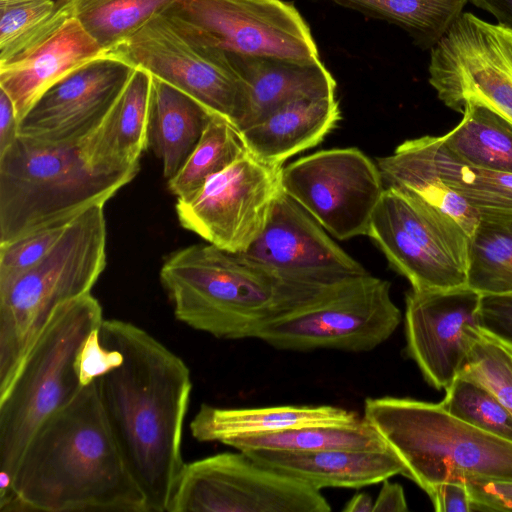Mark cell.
Returning <instances> with one entry per match:
<instances>
[{
    "label": "cell",
    "mask_w": 512,
    "mask_h": 512,
    "mask_svg": "<svg viewBox=\"0 0 512 512\" xmlns=\"http://www.w3.org/2000/svg\"><path fill=\"white\" fill-rule=\"evenodd\" d=\"M367 236L415 290L467 286L470 237L451 216L385 188Z\"/></svg>",
    "instance_id": "9c48e42d"
},
{
    "label": "cell",
    "mask_w": 512,
    "mask_h": 512,
    "mask_svg": "<svg viewBox=\"0 0 512 512\" xmlns=\"http://www.w3.org/2000/svg\"><path fill=\"white\" fill-rule=\"evenodd\" d=\"M481 298L468 286L411 288L406 294L405 351L435 389H446L461 374L472 346L483 334Z\"/></svg>",
    "instance_id": "9a60e30c"
},
{
    "label": "cell",
    "mask_w": 512,
    "mask_h": 512,
    "mask_svg": "<svg viewBox=\"0 0 512 512\" xmlns=\"http://www.w3.org/2000/svg\"><path fill=\"white\" fill-rule=\"evenodd\" d=\"M223 67L232 71L243 85L239 130L262 121L296 98L335 95L336 82L319 59L233 56L223 62Z\"/></svg>",
    "instance_id": "d6986e66"
},
{
    "label": "cell",
    "mask_w": 512,
    "mask_h": 512,
    "mask_svg": "<svg viewBox=\"0 0 512 512\" xmlns=\"http://www.w3.org/2000/svg\"><path fill=\"white\" fill-rule=\"evenodd\" d=\"M101 343L119 350L120 366L96 379L101 404L148 512H167L184 462L183 424L192 390L181 357L143 328L104 319Z\"/></svg>",
    "instance_id": "6da1fadb"
},
{
    "label": "cell",
    "mask_w": 512,
    "mask_h": 512,
    "mask_svg": "<svg viewBox=\"0 0 512 512\" xmlns=\"http://www.w3.org/2000/svg\"><path fill=\"white\" fill-rule=\"evenodd\" d=\"M65 1H68V0H65Z\"/></svg>",
    "instance_id": "bcb514c9"
},
{
    "label": "cell",
    "mask_w": 512,
    "mask_h": 512,
    "mask_svg": "<svg viewBox=\"0 0 512 512\" xmlns=\"http://www.w3.org/2000/svg\"><path fill=\"white\" fill-rule=\"evenodd\" d=\"M135 67L100 55L49 87L19 121L18 136L46 145H78L102 121Z\"/></svg>",
    "instance_id": "e0dca14e"
},
{
    "label": "cell",
    "mask_w": 512,
    "mask_h": 512,
    "mask_svg": "<svg viewBox=\"0 0 512 512\" xmlns=\"http://www.w3.org/2000/svg\"><path fill=\"white\" fill-rule=\"evenodd\" d=\"M467 286L481 295L512 293V220L481 218L470 240Z\"/></svg>",
    "instance_id": "4dcf8cb0"
},
{
    "label": "cell",
    "mask_w": 512,
    "mask_h": 512,
    "mask_svg": "<svg viewBox=\"0 0 512 512\" xmlns=\"http://www.w3.org/2000/svg\"><path fill=\"white\" fill-rule=\"evenodd\" d=\"M480 326L484 333L512 348V293L482 295Z\"/></svg>",
    "instance_id": "f35d334b"
},
{
    "label": "cell",
    "mask_w": 512,
    "mask_h": 512,
    "mask_svg": "<svg viewBox=\"0 0 512 512\" xmlns=\"http://www.w3.org/2000/svg\"><path fill=\"white\" fill-rule=\"evenodd\" d=\"M70 222L39 229L9 243L1 244L0 291L38 264L59 241Z\"/></svg>",
    "instance_id": "8d00e7d4"
},
{
    "label": "cell",
    "mask_w": 512,
    "mask_h": 512,
    "mask_svg": "<svg viewBox=\"0 0 512 512\" xmlns=\"http://www.w3.org/2000/svg\"><path fill=\"white\" fill-rule=\"evenodd\" d=\"M242 452L255 462L318 490L328 487L357 489L382 483L395 475L407 476L404 464L390 448L314 452L253 449Z\"/></svg>",
    "instance_id": "44dd1931"
},
{
    "label": "cell",
    "mask_w": 512,
    "mask_h": 512,
    "mask_svg": "<svg viewBox=\"0 0 512 512\" xmlns=\"http://www.w3.org/2000/svg\"><path fill=\"white\" fill-rule=\"evenodd\" d=\"M363 417L426 493L443 482L512 480V443L454 417L440 403L367 398Z\"/></svg>",
    "instance_id": "277c9868"
},
{
    "label": "cell",
    "mask_w": 512,
    "mask_h": 512,
    "mask_svg": "<svg viewBox=\"0 0 512 512\" xmlns=\"http://www.w3.org/2000/svg\"><path fill=\"white\" fill-rule=\"evenodd\" d=\"M429 83L454 111L475 101L512 124V33L462 13L431 48Z\"/></svg>",
    "instance_id": "5bb4252c"
},
{
    "label": "cell",
    "mask_w": 512,
    "mask_h": 512,
    "mask_svg": "<svg viewBox=\"0 0 512 512\" xmlns=\"http://www.w3.org/2000/svg\"><path fill=\"white\" fill-rule=\"evenodd\" d=\"M427 495L437 512H473L471 496L464 482L437 484Z\"/></svg>",
    "instance_id": "60d3db41"
},
{
    "label": "cell",
    "mask_w": 512,
    "mask_h": 512,
    "mask_svg": "<svg viewBox=\"0 0 512 512\" xmlns=\"http://www.w3.org/2000/svg\"><path fill=\"white\" fill-rule=\"evenodd\" d=\"M460 375L486 387L512 413V348L483 332Z\"/></svg>",
    "instance_id": "d590c367"
},
{
    "label": "cell",
    "mask_w": 512,
    "mask_h": 512,
    "mask_svg": "<svg viewBox=\"0 0 512 512\" xmlns=\"http://www.w3.org/2000/svg\"><path fill=\"white\" fill-rule=\"evenodd\" d=\"M495 16L498 25L512 33V0H469Z\"/></svg>",
    "instance_id": "ee69618b"
},
{
    "label": "cell",
    "mask_w": 512,
    "mask_h": 512,
    "mask_svg": "<svg viewBox=\"0 0 512 512\" xmlns=\"http://www.w3.org/2000/svg\"><path fill=\"white\" fill-rule=\"evenodd\" d=\"M368 17L400 26L421 48L434 47L468 0H332Z\"/></svg>",
    "instance_id": "f546056e"
},
{
    "label": "cell",
    "mask_w": 512,
    "mask_h": 512,
    "mask_svg": "<svg viewBox=\"0 0 512 512\" xmlns=\"http://www.w3.org/2000/svg\"><path fill=\"white\" fill-rule=\"evenodd\" d=\"M461 121L440 136L444 147L461 161L512 174V124L475 101H467Z\"/></svg>",
    "instance_id": "83f0119b"
},
{
    "label": "cell",
    "mask_w": 512,
    "mask_h": 512,
    "mask_svg": "<svg viewBox=\"0 0 512 512\" xmlns=\"http://www.w3.org/2000/svg\"><path fill=\"white\" fill-rule=\"evenodd\" d=\"M465 484L473 511L512 512V480H472Z\"/></svg>",
    "instance_id": "ab89813d"
},
{
    "label": "cell",
    "mask_w": 512,
    "mask_h": 512,
    "mask_svg": "<svg viewBox=\"0 0 512 512\" xmlns=\"http://www.w3.org/2000/svg\"><path fill=\"white\" fill-rule=\"evenodd\" d=\"M72 16L70 0H0V65L45 40Z\"/></svg>",
    "instance_id": "1f68e13d"
},
{
    "label": "cell",
    "mask_w": 512,
    "mask_h": 512,
    "mask_svg": "<svg viewBox=\"0 0 512 512\" xmlns=\"http://www.w3.org/2000/svg\"><path fill=\"white\" fill-rule=\"evenodd\" d=\"M247 152L241 131L227 118L213 113L191 155L167 181L168 189L177 198L185 197Z\"/></svg>",
    "instance_id": "d6a6232c"
},
{
    "label": "cell",
    "mask_w": 512,
    "mask_h": 512,
    "mask_svg": "<svg viewBox=\"0 0 512 512\" xmlns=\"http://www.w3.org/2000/svg\"><path fill=\"white\" fill-rule=\"evenodd\" d=\"M213 113L190 95L151 75L147 148L161 161L167 181L191 155Z\"/></svg>",
    "instance_id": "d4e9b609"
},
{
    "label": "cell",
    "mask_w": 512,
    "mask_h": 512,
    "mask_svg": "<svg viewBox=\"0 0 512 512\" xmlns=\"http://www.w3.org/2000/svg\"><path fill=\"white\" fill-rule=\"evenodd\" d=\"M106 267L104 205L67 226L51 251L0 291V396L12 385L54 311L90 293Z\"/></svg>",
    "instance_id": "5b68a950"
},
{
    "label": "cell",
    "mask_w": 512,
    "mask_h": 512,
    "mask_svg": "<svg viewBox=\"0 0 512 512\" xmlns=\"http://www.w3.org/2000/svg\"><path fill=\"white\" fill-rule=\"evenodd\" d=\"M401 320L390 282L368 273L326 299L273 322L259 340L279 350L368 352L387 341Z\"/></svg>",
    "instance_id": "8fae6325"
},
{
    "label": "cell",
    "mask_w": 512,
    "mask_h": 512,
    "mask_svg": "<svg viewBox=\"0 0 512 512\" xmlns=\"http://www.w3.org/2000/svg\"><path fill=\"white\" fill-rule=\"evenodd\" d=\"M408 504L403 487L399 483L386 479L382 482L377 498L374 500L373 512H406Z\"/></svg>",
    "instance_id": "7bdbcfd3"
},
{
    "label": "cell",
    "mask_w": 512,
    "mask_h": 512,
    "mask_svg": "<svg viewBox=\"0 0 512 512\" xmlns=\"http://www.w3.org/2000/svg\"><path fill=\"white\" fill-rule=\"evenodd\" d=\"M99 328L90 332L77 356V373L83 387L114 370L123 362V355L119 350L108 348L101 343Z\"/></svg>",
    "instance_id": "74e56055"
},
{
    "label": "cell",
    "mask_w": 512,
    "mask_h": 512,
    "mask_svg": "<svg viewBox=\"0 0 512 512\" xmlns=\"http://www.w3.org/2000/svg\"><path fill=\"white\" fill-rule=\"evenodd\" d=\"M281 185L339 240L367 236L385 191L377 163L355 147L321 150L283 166Z\"/></svg>",
    "instance_id": "7c38bea8"
},
{
    "label": "cell",
    "mask_w": 512,
    "mask_h": 512,
    "mask_svg": "<svg viewBox=\"0 0 512 512\" xmlns=\"http://www.w3.org/2000/svg\"><path fill=\"white\" fill-rule=\"evenodd\" d=\"M103 320L102 307L91 293L54 311L12 385L0 396V472L12 477L40 424L81 391L77 356Z\"/></svg>",
    "instance_id": "52a82bcc"
},
{
    "label": "cell",
    "mask_w": 512,
    "mask_h": 512,
    "mask_svg": "<svg viewBox=\"0 0 512 512\" xmlns=\"http://www.w3.org/2000/svg\"><path fill=\"white\" fill-rule=\"evenodd\" d=\"M241 254L274 271L302 279L340 282L368 274L283 190L273 203L263 231Z\"/></svg>",
    "instance_id": "ac0fdd59"
},
{
    "label": "cell",
    "mask_w": 512,
    "mask_h": 512,
    "mask_svg": "<svg viewBox=\"0 0 512 512\" xmlns=\"http://www.w3.org/2000/svg\"><path fill=\"white\" fill-rule=\"evenodd\" d=\"M385 188L423 201L454 218L471 237L479 215L439 177L415 138L377 159Z\"/></svg>",
    "instance_id": "484cf974"
},
{
    "label": "cell",
    "mask_w": 512,
    "mask_h": 512,
    "mask_svg": "<svg viewBox=\"0 0 512 512\" xmlns=\"http://www.w3.org/2000/svg\"><path fill=\"white\" fill-rule=\"evenodd\" d=\"M356 278H296L209 243L174 251L160 269L176 319L227 340L259 339L273 322L326 299Z\"/></svg>",
    "instance_id": "3957f363"
},
{
    "label": "cell",
    "mask_w": 512,
    "mask_h": 512,
    "mask_svg": "<svg viewBox=\"0 0 512 512\" xmlns=\"http://www.w3.org/2000/svg\"><path fill=\"white\" fill-rule=\"evenodd\" d=\"M103 54L72 16L45 40L0 65V89L12 100L20 121L49 87Z\"/></svg>",
    "instance_id": "ffe728a7"
},
{
    "label": "cell",
    "mask_w": 512,
    "mask_h": 512,
    "mask_svg": "<svg viewBox=\"0 0 512 512\" xmlns=\"http://www.w3.org/2000/svg\"><path fill=\"white\" fill-rule=\"evenodd\" d=\"M357 413L330 405H280L223 408L203 403L190 422L191 435L200 442H219L250 435L315 425H346L360 421Z\"/></svg>",
    "instance_id": "cb8c5ba5"
},
{
    "label": "cell",
    "mask_w": 512,
    "mask_h": 512,
    "mask_svg": "<svg viewBox=\"0 0 512 512\" xmlns=\"http://www.w3.org/2000/svg\"><path fill=\"white\" fill-rule=\"evenodd\" d=\"M329 512L321 490L242 451L184 463L167 512Z\"/></svg>",
    "instance_id": "30bf717a"
},
{
    "label": "cell",
    "mask_w": 512,
    "mask_h": 512,
    "mask_svg": "<svg viewBox=\"0 0 512 512\" xmlns=\"http://www.w3.org/2000/svg\"><path fill=\"white\" fill-rule=\"evenodd\" d=\"M225 445L237 451L271 449L294 452H314L334 449L385 450L386 442L364 418L354 424L315 425L273 433L242 436Z\"/></svg>",
    "instance_id": "f1b7e54d"
},
{
    "label": "cell",
    "mask_w": 512,
    "mask_h": 512,
    "mask_svg": "<svg viewBox=\"0 0 512 512\" xmlns=\"http://www.w3.org/2000/svg\"><path fill=\"white\" fill-rule=\"evenodd\" d=\"M105 54L171 84L238 128L244 103L239 78L200 53L162 15Z\"/></svg>",
    "instance_id": "2e32d148"
},
{
    "label": "cell",
    "mask_w": 512,
    "mask_h": 512,
    "mask_svg": "<svg viewBox=\"0 0 512 512\" xmlns=\"http://www.w3.org/2000/svg\"><path fill=\"white\" fill-rule=\"evenodd\" d=\"M4 511L148 512L100 401L96 380L29 440Z\"/></svg>",
    "instance_id": "7a4b0ae2"
},
{
    "label": "cell",
    "mask_w": 512,
    "mask_h": 512,
    "mask_svg": "<svg viewBox=\"0 0 512 512\" xmlns=\"http://www.w3.org/2000/svg\"><path fill=\"white\" fill-rule=\"evenodd\" d=\"M150 86L151 75L136 68L102 121L78 144L91 169L113 173L139 167L147 148Z\"/></svg>",
    "instance_id": "7402d4cb"
},
{
    "label": "cell",
    "mask_w": 512,
    "mask_h": 512,
    "mask_svg": "<svg viewBox=\"0 0 512 512\" xmlns=\"http://www.w3.org/2000/svg\"><path fill=\"white\" fill-rule=\"evenodd\" d=\"M73 17L107 53L175 0H70Z\"/></svg>",
    "instance_id": "836d02e7"
},
{
    "label": "cell",
    "mask_w": 512,
    "mask_h": 512,
    "mask_svg": "<svg viewBox=\"0 0 512 512\" xmlns=\"http://www.w3.org/2000/svg\"><path fill=\"white\" fill-rule=\"evenodd\" d=\"M19 119L14 104L5 91L0 89V154L18 138Z\"/></svg>",
    "instance_id": "b9f144b4"
},
{
    "label": "cell",
    "mask_w": 512,
    "mask_h": 512,
    "mask_svg": "<svg viewBox=\"0 0 512 512\" xmlns=\"http://www.w3.org/2000/svg\"><path fill=\"white\" fill-rule=\"evenodd\" d=\"M340 119L335 95L304 96L281 105L262 121L240 131L250 154L283 166L292 156L320 144Z\"/></svg>",
    "instance_id": "603a6c76"
},
{
    "label": "cell",
    "mask_w": 512,
    "mask_h": 512,
    "mask_svg": "<svg viewBox=\"0 0 512 512\" xmlns=\"http://www.w3.org/2000/svg\"><path fill=\"white\" fill-rule=\"evenodd\" d=\"M160 15L222 67L233 56L319 59L306 22L281 0H175Z\"/></svg>",
    "instance_id": "ba28073f"
},
{
    "label": "cell",
    "mask_w": 512,
    "mask_h": 512,
    "mask_svg": "<svg viewBox=\"0 0 512 512\" xmlns=\"http://www.w3.org/2000/svg\"><path fill=\"white\" fill-rule=\"evenodd\" d=\"M440 179L481 218L512 220V174L469 165L452 155L440 136L415 138Z\"/></svg>",
    "instance_id": "4316f807"
},
{
    "label": "cell",
    "mask_w": 512,
    "mask_h": 512,
    "mask_svg": "<svg viewBox=\"0 0 512 512\" xmlns=\"http://www.w3.org/2000/svg\"><path fill=\"white\" fill-rule=\"evenodd\" d=\"M138 171H95L78 145H46L18 136L0 154V245L104 205Z\"/></svg>",
    "instance_id": "8992f818"
},
{
    "label": "cell",
    "mask_w": 512,
    "mask_h": 512,
    "mask_svg": "<svg viewBox=\"0 0 512 512\" xmlns=\"http://www.w3.org/2000/svg\"><path fill=\"white\" fill-rule=\"evenodd\" d=\"M374 500L368 493L355 494L342 509L344 512H373Z\"/></svg>",
    "instance_id": "f6af8a7d"
},
{
    "label": "cell",
    "mask_w": 512,
    "mask_h": 512,
    "mask_svg": "<svg viewBox=\"0 0 512 512\" xmlns=\"http://www.w3.org/2000/svg\"><path fill=\"white\" fill-rule=\"evenodd\" d=\"M440 402L454 417L512 443V413L486 387L463 375L445 389Z\"/></svg>",
    "instance_id": "e575fe53"
},
{
    "label": "cell",
    "mask_w": 512,
    "mask_h": 512,
    "mask_svg": "<svg viewBox=\"0 0 512 512\" xmlns=\"http://www.w3.org/2000/svg\"><path fill=\"white\" fill-rule=\"evenodd\" d=\"M282 167L245 153L195 192L177 198L180 225L218 248L245 252L263 231L283 190Z\"/></svg>",
    "instance_id": "4fadbf2b"
}]
</instances>
